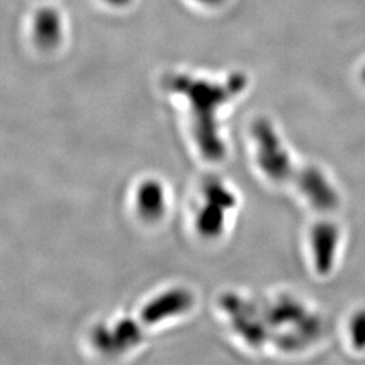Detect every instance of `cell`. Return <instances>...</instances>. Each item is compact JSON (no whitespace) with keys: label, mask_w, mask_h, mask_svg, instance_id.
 Segmentation results:
<instances>
[{"label":"cell","mask_w":365,"mask_h":365,"mask_svg":"<svg viewBox=\"0 0 365 365\" xmlns=\"http://www.w3.org/2000/svg\"><path fill=\"white\" fill-rule=\"evenodd\" d=\"M351 339L356 349L365 348V310L354 314L351 322Z\"/></svg>","instance_id":"2"},{"label":"cell","mask_w":365,"mask_h":365,"mask_svg":"<svg viewBox=\"0 0 365 365\" xmlns=\"http://www.w3.org/2000/svg\"><path fill=\"white\" fill-rule=\"evenodd\" d=\"M361 78H363V81L365 83V66L363 68V71H361Z\"/></svg>","instance_id":"3"},{"label":"cell","mask_w":365,"mask_h":365,"mask_svg":"<svg viewBox=\"0 0 365 365\" xmlns=\"http://www.w3.org/2000/svg\"><path fill=\"white\" fill-rule=\"evenodd\" d=\"M317 235H318V242L321 244L319 255H318L319 256L318 264L327 272V269L331 267L334 252L337 250L339 232L333 226L325 225L317 230Z\"/></svg>","instance_id":"1"}]
</instances>
